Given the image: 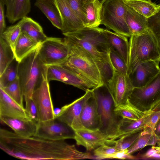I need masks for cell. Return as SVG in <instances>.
Segmentation results:
<instances>
[{"label":"cell","instance_id":"1","mask_svg":"<svg viewBox=\"0 0 160 160\" xmlns=\"http://www.w3.org/2000/svg\"><path fill=\"white\" fill-rule=\"evenodd\" d=\"M0 148L9 155L26 160L92 159L89 152L78 150L65 140L52 141L35 137H23L1 128Z\"/></svg>","mask_w":160,"mask_h":160},{"label":"cell","instance_id":"2","mask_svg":"<svg viewBox=\"0 0 160 160\" xmlns=\"http://www.w3.org/2000/svg\"><path fill=\"white\" fill-rule=\"evenodd\" d=\"M63 34L68 39L82 47L93 58L100 71L102 79L107 80L114 70L110 61V46L103 32L98 27H84Z\"/></svg>","mask_w":160,"mask_h":160},{"label":"cell","instance_id":"3","mask_svg":"<svg viewBox=\"0 0 160 160\" xmlns=\"http://www.w3.org/2000/svg\"><path fill=\"white\" fill-rule=\"evenodd\" d=\"M64 38L69 47V55L62 65L96 87L103 85L99 69L91 55L79 45Z\"/></svg>","mask_w":160,"mask_h":160},{"label":"cell","instance_id":"4","mask_svg":"<svg viewBox=\"0 0 160 160\" xmlns=\"http://www.w3.org/2000/svg\"><path fill=\"white\" fill-rule=\"evenodd\" d=\"M130 38L129 75L141 63L151 60L160 61V48L149 29L141 34L132 35Z\"/></svg>","mask_w":160,"mask_h":160},{"label":"cell","instance_id":"5","mask_svg":"<svg viewBox=\"0 0 160 160\" xmlns=\"http://www.w3.org/2000/svg\"><path fill=\"white\" fill-rule=\"evenodd\" d=\"M39 45L19 62L18 77L25 101L32 98L34 91L40 84L43 74L47 68L48 66L43 64L38 57Z\"/></svg>","mask_w":160,"mask_h":160},{"label":"cell","instance_id":"6","mask_svg":"<svg viewBox=\"0 0 160 160\" xmlns=\"http://www.w3.org/2000/svg\"><path fill=\"white\" fill-rule=\"evenodd\" d=\"M92 96L96 101L101 120L100 130L110 140L115 135L121 118L115 113L112 97L107 85L104 84L92 90Z\"/></svg>","mask_w":160,"mask_h":160},{"label":"cell","instance_id":"7","mask_svg":"<svg viewBox=\"0 0 160 160\" xmlns=\"http://www.w3.org/2000/svg\"><path fill=\"white\" fill-rule=\"evenodd\" d=\"M127 7L123 0H106L102 5L101 24L115 32L130 37L131 34L124 18Z\"/></svg>","mask_w":160,"mask_h":160},{"label":"cell","instance_id":"8","mask_svg":"<svg viewBox=\"0 0 160 160\" xmlns=\"http://www.w3.org/2000/svg\"><path fill=\"white\" fill-rule=\"evenodd\" d=\"M128 100L139 110L148 112L160 103V71L144 86L134 88Z\"/></svg>","mask_w":160,"mask_h":160},{"label":"cell","instance_id":"9","mask_svg":"<svg viewBox=\"0 0 160 160\" xmlns=\"http://www.w3.org/2000/svg\"><path fill=\"white\" fill-rule=\"evenodd\" d=\"M69 55V47L65 38L47 37L39 46L38 57L47 66L63 64Z\"/></svg>","mask_w":160,"mask_h":160},{"label":"cell","instance_id":"10","mask_svg":"<svg viewBox=\"0 0 160 160\" xmlns=\"http://www.w3.org/2000/svg\"><path fill=\"white\" fill-rule=\"evenodd\" d=\"M92 90L85 92L80 97L62 106L55 118L66 124L74 132L87 129L82 124L81 114L85 104L92 96Z\"/></svg>","mask_w":160,"mask_h":160},{"label":"cell","instance_id":"11","mask_svg":"<svg viewBox=\"0 0 160 160\" xmlns=\"http://www.w3.org/2000/svg\"><path fill=\"white\" fill-rule=\"evenodd\" d=\"M47 71V68L43 74L40 84L34 90L32 97L38 109L39 122H45L55 119Z\"/></svg>","mask_w":160,"mask_h":160},{"label":"cell","instance_id":"12","mask_svg":"<svg viewBox=\"0 0 160 160\" xmlns=\"http://www.w3.org/2000/svg\"><path fill=\"white\" fill-rule=\"evenodd\" d=\"M75 132L64 123L55 119L38 122L34 136L52 141L74 139Z\"/></svg>","mask_w":160,"mask_h":160},{"label":"cell","instance_id":"13","mask_svg":"<svg viewBox=\"0 0 160 160\" xmlns=\"http://www.w3.org/2000/svg\"><path fill=\"white\" fill-rule=\"evenodd\" d=\"M48 81L56 80L72 85L85 92L96 87L72 71L62 64L48 66Z\"/></svg>","mask_w":160,"mask_h":160},{"label":"cell","instance_id":"14","mask_svg":"<svg viewBox=\"0 0 160 160\" xmlns=\"http://www.w3.org/2000/svg\"><path fill=\"white\" fill-rule=\"evenodd\" d=\"M107 85L115 107L125 103L134 88L129 75L115 71Z\"/></svg>","mask_w":160,"mask_h":160},{"label":"cell","instance_id":"15","mask_svg":"<svg viewBox=\"0 0 160 160\" xmlns=\"http://www.w3.org/2000/svg\"><path fill=\"white\" fill-rule=\"evenodd\" d=\"M160 61L151 60L139 64L129 75L134 88L143 87L160 71Z\"/></svg>","mask_w":160,"mask_h":160},{"label":"cell","instance_id":"16","mask_svg":"<svg viewBox=\"0 0 160 160\" xmlns=\"http://www.w3.org/2000/svg\"><path fill=\"white\" fill-rule=\"evenodd\" d=\"M74 139L76 144L91 151L104 143H107L108 137L99 130L83 129L75 132Z\"/></svg>","mask_w":160,"mask_h":160},{"label":"cell","instance_id":"17","mask_svg":"<svg viewBox=\"0 0 160 160\" xmlns=\"http://www.w3.org/2000/svg\"><path fill=\"white\" fill-rule=\"evenodd\" d=\"M59 11L63 33L70 32L85 27L82 21L70 8L65 0H53Z\"/></svg>","mask_w":160,"mask_h":160},{"label":"cell","instance_id":"18","mask_svg":"<svg viewBox=\"0 0 160 160\" xmlns=\"http://www.w3.org/2000/svg\"><path fill=\"white\" fill-rule=\"evenodd\" d=\"M1 123L10 127L18 135L23 137L34 136L37 122L28 118H8L0 117Z\"/></svg>","mask_w":160,"mask_h":160},{"label":"cell","instance_id":"19","mask_svg":"<svg viewBox=\"0 0 160 160\" xmlns=\"http://www.w3.org/2000/svg\"><path fill=\"white\" fill-rule=\"evenodd\" d=\"M81 119L86 128L91 130H100V116L96 101L93 96L84 105L81 113Z\"/></svg>","mask_w":160,"mask_h":160},{"label":"cell","instance_id":"20","mask_svg":"<svg viewBox=\"0 0 160 160\" xmlns=\"http://www.w3.org/2000/svg\"><path fill=\"white\" fill-rule=\"evenodd\" d=\"M6 7V17L13 24L22 19L30 12V0H2Z\"/></svg>","mask_w":160,"mask_h":160},{"label":"cell","instance_id":"21","mask_svg":"<svg viewBox=\"0 0 160 160\" xmlns=\"http://www.w3.org/2000/svg\"><path fill=\"white\" fill-rule=\"evenodd\" d=\"M0 117L28 118L25 108L17 104L1 88H0Z\"/></svg>","mask_w":160,"mask_h":160},{"label":"cell","instance_id":"22","mask_svg":"<svg viewBox=\"0 0 160 160\" xmlns=\"http://www.w3.org/2000/svg\"><path fill=\"white\" fill-rule=\"evenodd\" d=\"M103 30L110 47L122 57L128 67L129 46L128 37L107 29H103Z\"/></svg>","mask_w":160,"mask_h":160},{"label":"cell","instance_id":"23","mask_svg":"<svg viewBox=\"0 0 160 160\" xmlns=\"http://www.w3.org/2000/svg\"><path fill=\"white\" fill-rule=\"evenodd\" d=\"M124 18L131 35L141 34L149 30L148 18L128 5Z\"/></svg>","mask_w":160,"mask_h":160},{"label":"cell","instance_id":"24","mask_svg":"<svg viewBox=\"0 0 160 160\" xmlns=\"http://www.w3.org/2000/svg\"><path fill=\"white\" fill-rule=\"evenodd\" d=\"M150 111L146 115L139 119L121 118L119 122L115 135L110 140L107 142V143L108 142L116 140L123 136L142 131L145 127L147 116Z\"/></svg>","mask_w":160,"mask_h":160},{"label":"cell","instance_id":"25","mask_svg":"<svg viewBox=\"0 0 160 160\" xmlns=\"http://www.w3.org/2000/svg\"><path fill=\"white\" fill-rule=\"evenodd\" d=\"M18 22L21 26V32L37 43H41L47 38L40 25L31 18L26 16Z\"/></svg>","mask_w":160,"mask_h":160},{"label":"cell","instance_id":"26","mask_svg":"<svg viewBox=\"0 0 160 160\" xmlns=\"http://www.w3.org/2000/svg\"><path fill=\"white\" fill-rule=\"evenodd\" d=\"M34 5L42 11L54 26L61 30V19L53 0H36Z\"/></svg>","mask_w":160,"mask_h":160},{"label":"cell","instance_id":"27","mask_svg":"<svg viewBox=\"0 0 160 160\" xmlns=\"http://www.w3.org/2000/svg\"><path fill=\"white\" fill-rule=\"evenodd\" d=\"M41 43H37L26 34L21 32L14 50L15 59L19 62H20L36 49Z\"/></svg>","mask_w":160,"mask_h":160},{"label":"cell","instance_id":"28","mask_svg":"<svg viewBox=\"0 0 160 160\" xmlns=\"http://www.w3.org/2000/svg\"><path fill=\"white\" fill-rule=\"evenodd\" d=\"M124 3L136 12L148 18L159 10L160 4L157 5L150 0H123Z\"/></svg>","mask_w":160,"mask_h":160},{"label":"cell","instance_id":"29","mask_svg":"<svg viewBox=\"0 0 160 160\" xmlns=\"http://www.w3.org/2000/svg\"><path fill=\"white\" fill-rule=\"evenodd\" d=\"M102 5L97 0H94L87 6L85 10V27H98L101 24Z\"/></svg>","mask_w":160,"mask_h":160},{"label":"cell","instance_id":"30","mask_svg":"<svg viewBox=\"0 0 160 160\" xmlns=\"http://www.w3.org/2000/svg\"><path fill=\"white\" fill-rule=\"evenodd\" d=\"M150 111L144 112L139 110L134 106L128 99L125 103L115 107L114 109L115 114L121 118L131 119L141 118L146 115Z\"/></svg>","mask_w":160,"mask_h":160},{"label":"cell","instance_id":"31","mask_svg":"<svg viewBox=\"0 0 160 160\" xmlns=\"http://www.w3.org/2000/svg\"><path fill=\"white\" fill-rule=\"evenodd\" d=\"M14 59V54L11 48L0 37V76Z\"/></svg>","mask_w":160,"mask_h":160},{"label":"cell","instance_id":"32","mask_svg":"<svg viewBox=\"0 0 160 160\" xmlns=\"http://www.w3.org/2000/svg\"><path fill=\"white\" fill-rule=\"evenodd\" d=\"M2 89L15 102L21 107L24 108V96L18 78Z\"/></svg>","mask_w":160,"mask_h":160},{"label":"cell","instance_id":"33","mask_svg":"<svg viewBox=\"0 0 160 160\" xmlns=\"http://www.w3.org/2000/svg\"><path fill=\"white\" fill-rule=\"evenodd\" d=\"M15 58L12 62L0 76V88H3L18 78V67L19 64Z\"/></svg>","mask_w":160,"mask_h":160},{"label":"cell","instance_id":"34","mask_svg":"<svg viewBox=\"0 0 160 160\" xmlns=\"http://www.w3.org/2000/svg\"><path fill=\"white\" fill-rule=\"evenodd\" d=\"M21 27L19 22L8 27L0 37L2 38L10 45L13 52L17 41L21 33Z\"/></svg>","mask_w":160,"mask_h":160},{"label":"cell","instance_id":"35","mask_svg":"<svg viewBox=\"0 0 160 160\" xmlns=\"http://www.w3.org/2000/svg\"><path fill=\"white\" fill-rule=\"evenodd\" d=\"M142 131L123 136L116 140L108 142L107 144L114 145L118 150L127 149L134 142Z\"/></svg>","mask_w":160,"mask_h":160},{"label":"cell","instance_id":"36","mask_svg":"<svg viewBox=\"0 0 160 160\" xmlns=\"http://www.w3.org/2000/svg\"><path fill=\"white\" fill-rule=\"evenodd\" d=\"M153 134V133L152 131L143 129L134 142L127 149L128 154H131L145 146H148L150 139Z\"/></svg>","mask_w":160,"mask_h":160},{"label":"cell","instance_id":"37","mask_svg":"<svg viewBox=\"0 0 160 160\" xmlns=\"http://www.w3.org/2000/svg\"><path fill=\"white\" fill-rule=\"evenodd\" d=\"M94 0H65L72 10L82 22L84 26L85 22V8L89 3Z\"/></svg>","mask_w":160,"mask_h":160},{"label":"cell","instance_id":"38","mask_svg":"<svg viewBox=\"0 0 160 160\" xmlns=\"http://www.w3.org/2000/svg\"><path fill=\"white\" fill-rule=\"evenodd\" d=\"M109 56L112 65L115 71L122 74L129 75L127 65L122 57L111 48H110Z\"/></svg>","mask_w":160,"mask_h":160},{"label":"cell","instance_id":"39","mask_svg":"<svg viewBox=\"0 0 160 160\" xmlns=\"http://www.w3.org/2000/svg\"><path fill=\"white\" fill-rule=\"evenodd\" d=\"M148 25L160 48V8L156 14L148 19Z\"/></svg>","mask_w":160,"mask_h":160},{"label":"cell","instance_id":"40","mask_svg":"<svg viewBox=\"0 0 160 160\" xmlns=\"http://www.w3.org/2000/svg\"><path fill=\"white\" fill-rule=\"evenodd\" d=\"M118 151L114 146H110L104 143L94 150V158L97 160L109 159L111 155Z\"/></svg>","mask_w":160,"mask_h":160},{"label":"cell","instance_id":"41","mask_svg":"<svg viewBox=\"0 0 160 160\" xmlns=\"http://www.w3.org/2000/svg\"><path fill=\"white\" fill-rule=\"evenodd\" d=\"M160 119V103L151 110L147 115L144 129L153 132L156 124Z\"/></svg>","mask_w":160,"mask_h":160},{"label":"cell","instance_id":"42","mask_svg":"<svg viewBox=\"0 0 160 160\" xmlns=\"http://www.w3.org/2000/svg\"><path fill=\"white\" fill-rule=\"evenodd\" d=\"M26 112L28 117L37 122H39L38 112L36 104L32 98L26 101Z\"/></svg>","mask_w":160,"mask_h":160},{"label":"cell","instance_id":"43","mask_svg":"<svg viewBox=\"0 0 160 160\" xmlns=\"http://www.w3.org/2000/svg\"><path fill=\"white\" fill-rule=\"evenodd\" d=\"M4 5L3 1L0 0V35L6 29Z\"/></svg>","mask_w":160,"mask_h":160},{"label":"cell","instance_id":"44","mask_svg":"<svg viewBox=\"0 0 160 160\" xmlns=\"http://www.w3.org/2000/svg\"><path fill=\"white\" fill-rule=\"evenodd\" d=\"M133 157L131 154H128L127 149L124 150H118L111 155L109 158L110 159H132Z\"/></svg>","mask_w":160,"mask_h":160},{"label":"cell","instance_id":"45","mask_svg":"<svg viewBox=\"0 0 160 160\" xmlns=\"http://www.w3.org/2000/svg\"><path fill=\"white\" fill-rule=\"evenodd\" d=\"M153 133L157 143L160 146V119L156 124L153 129Z\"/></svg>","mask_w":160,"mask_h":160},{"label":"cell","instance_id":"46","mask_svg":"<svg viewBox=\"0 0 160 160\" xmlns=\"http://www.w3.org/2000/svg\"><path fill=\"white\" fill-rule=\"evenodd\" d=\"M156 153V151L152 147L146 153L145 156L147 158H150L153 156Z\"/></svg>","mask_w":160,"mask_h":160},{"label":"cell","instance_id":"47","mask_svg":"<svg viewBox=\"0 0 160 160\" xmlns=\"http://www.w3.org/2000/svg\"><path fill=\"white\" fill-rule=\"evenodd\" d=\"M152 147L156 151L157 153H160V146L158 147H155L154 146H153Z\"/></svg>","mask_w":160,"mask_h":160},{"label":"cell","instance_id":"48","mask_svg":"<svg viewBox=\"0 0 160 160\" xmlns=\"http://www.w3.org/2000/svg\"><path fill=\"white\" fill-rule=\"evenodd\" d=\"M101 5H102L103 2L106 0H97Z\"/></svg>","mask_w":160,"mask_h":160},{"label":"cell","instance_id":"49","mask_svg":"<svg viewBox=\"0 0 160 160\" xmlns=\"http://www.w3.org/2000/svg\"><path fill=\"white\" fill-rule=\"evenodd\" d=\"M158 156L159 157H160V153L158 154Z\"/></svg>","mask_w":160,"mask_h":160}]
</instances>
